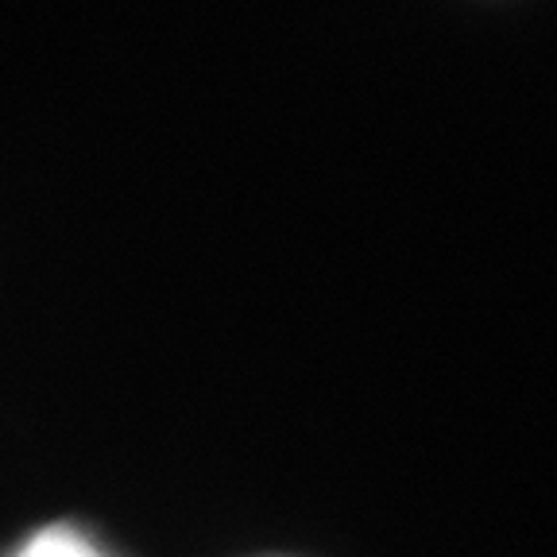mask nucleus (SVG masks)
Instances as JSON below:
<instances>
[{"mask_svg": "<svg viewBox=\"0 0 557 557\" xmlns=\"http://www.w3.org/2000/svg\"><path fill=\"white\" fill-rule=\"evenodd\" d=\"M9 557H113L101 542H94L89 534H82L78 527H66V522H54L35 531L32 539H24Z\"/></svg>", "mask_w": 557, "mask_h": 557, "instance_id": "obj_1", "label": "nucleus"}]
</instances>
